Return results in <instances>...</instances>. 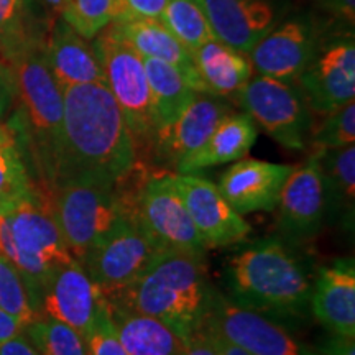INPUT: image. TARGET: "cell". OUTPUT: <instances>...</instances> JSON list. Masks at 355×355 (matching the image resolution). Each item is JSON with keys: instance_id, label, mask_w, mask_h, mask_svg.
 I'll use <instances>...</instances> for the list:
<instances>
[{"instance_id": "obj_29", "label": "cell", "mask_w": 355, "mask_h": 355, "mask_svg": "<svg viewBox=\"0 0 355 355\" xmlns=\"http://www.w3.org/2000/svg\"><path fill=\"white\" fill-rule=\"evenodd\" d=\"M40 355H87L86 339L68 324L40 314L24 327Z\"/></svg>"}, {"instance_id": "obj_42", "label": "cell", "mask_w": 355, "mask_h": 355, "mask_svg": "<svg viewBox=\"0 0 355 355\" xmlns=\"http://www.w3.org/2000/svg\"><path fill=\"white\" fill-rule=\"evenodd\" d=\"M21 331H24V326L6 311L0 309V344L20 334Z\"/></svg>"}, {"instance_id": "obj_8", "label": "cell", "mask_w": 355, "mask_h": 355, "mask_svg": "<svg viewBox=\"0 0 355 355\" xmlns=\"http://www.w3.org/2000/svg\"><path fill=\"white\" fill-rule=\"evenodd\" d=\"M48 206L69 254L78 261L123 217L117 184L71 180L51 189Z\"/></svg>"}, {"instance_id": "obj_39", "label": "cell", "mask_w": 355, "mask_h": 355, "mask_svg": "<svg viewBox=\"0 0 355 355\" xmlns=\"http://www.w3.org/2000/svg\"><path fill=\"white\" fill-rule=\"evenodd\" d=\"M319 355H355L354 337L331 334L319 347Z\"/></svg>"}, {"instance_id": "obj_38", "label": "cell", "mask_w": 355, "mask_h": 355, "mask_svg": "<svg viewBox=\"0 0 355 355\" xmlns=\"http://www.w3.org/2000/svg\"><path fill=\"white\" fill-rule=\"evenodd\" d=\"M15 99V81L7 63L0 60V119L8 112Z\"/></svg>"}, {"instance_id": "obj_41", "label": "cell", "mask_w": 355, "mask_h": 355, "mask_svg": "<svg viewBox=\"0 0 355 355\" xmlns=\"http://www.w3.org/2000/svg\"><path fill=\"white\" fill-rule=\"evenodd\" d=\"M322 6L331 10L332 15L340 19L345 25L354 28L355 21V0H321Z\"/></svg>"}, {"instance_id": "obj_31", "label": "cell", "mask_w": 355, "mask_h": 355, "mask_svg": "<svg viewBox=\"0 0 355 355\" xmlns=\"http://www.w3.org/2000/svg\"><path fill=\"white\" fill-rule=\"evenodd\" d=\"M0 309L15 318L24 327L40 316L24 275L3 255H0Z\"/></svg>"}, {"instance_id": "obj_32", "label": "cell", "mask_w": 355, "mask_h": 355, "mask_svg": "<svg viewBox=\"0 0 355 355\" xmlns=\"http://www.w3.org/2000/svg\"><path fill=\"white\" fill-rule=\"evenodd\" d=\"M60 13L74 32L92 40L112 21L114 0H68Z\"/></svg>"}, {"instance_id": "obj_34", "label": "cell", "mask_w": 355, "mask_h": 355, "mask_svg": "<svg viewBox=\"0 0 355 355\" xmlns=\"http://www.w3.org/2000/svg\"><path fill=\"white\" fill-rule=\"evenodd\" d=\"M86 345L87 355H128L119 340L112 319H110L109 301L107 306L101 311L94 327L86 336Z\"/></svg>"}, {"instance_id": "obj_43", "label": "cell", "mask_w": 355, "mask_h": 355, "mask_svg": "<svg viewBox=\"0 0 355 355\" xmlns=\"http://www.w3.org/2000/svg\"><path fill=\"white\" fill-rule=\"evenodd\" d=\"M211 329H212V327H211ZM212 331H214L216 343H217V347H219L220 355H250L248 352H245V350H243L242 347H239V345L230 343L229 339H225L224 336H220L216 329H212Z\"/></svg>"}, {"instance_id": "obj_35", "label": "cell", "mask_w": 355, "mask_h": 355, "mask_svg": "<svg viewBox=\"0 0 355 355\" xmlns=\"http://www.w3.org/2000/svg\"><path fill=\"white\" fill-rule=\"evenodd\" d=\"M170 0H114L112 21L159 19Z\"/></svg>"}, {"instance_id": "obj_40", "label": "cell", "mask_w": 355, "mask_h": 355, "mask_svg": "<svg viewBox=\"0 0 355 355\" xmlns=\"http://www.w3.org/2000/svg\"><path fill=\"white\" fill-rule=\"evenodd\" d=\"M0 355H40L37 349L33 347V344L30 343L28 337L24 334V331L20 334H17L12 339L6 340V343L0 344Z\"/></svg>"}, {"instance_id": "obj_44", "label": "cell", "mask_w": 355, "mask_h": 355, "mask_svg": "<svg viewBox=\"0 0 355 355\" xmlns=\"http://www.w3.org/2000/svg\"><path fill=\"white\" fill-rule=\"evenodd\" d=\"M3 145H15V137L13 132L3 123H0V146Z\"/></svg>"}, {"instance_id": "obj_27", "label": "cell", "mask_w": 355, "mask_h": 355, "mask_svg": "<svg viewBox=\"0 0 355 355\" xmlns=\"http://www.w3.org/2000/svg\"><path fill=\"white\" fill-rule=\"evenodd\" d=\"M159 21L189 53L216 38L202 0H170Z\"/></svg>"}, {"instance_id": "obj_26", "label": "cell", "mask_w": 355, "mask_h": 355, "mask_svg": "<svg viewBox=\"0 0 355 355\" xmlns=\"http://www.w3.org/2000/svg\"><path fill=\"white\" fill-rule=\"evenodd\" d=\"M144 64L150 96H152L155 125L158 130L159 127L175 121L188 107L198 92L189 86V83L175 66L153 58H144Z\"/></svg>"}, {"instance_id": "obj_20", "label": "cell", "mask_w": 355, "mask_h": 355, "mask_svg": "<svg viewBox=\"0 0 355 355\" xmlns=\"http://www.w3.org/2000/svg\"><path fill=\"white\" fill-rule=\"evenodd\" d=\"M214 37L235 51L248 55L275 24L268 0H202Z\"/></svg>"}, {"instance_id": "obj_33", "label": "cell", "mask_w": 355, "mask_h": 355, "mask_svg": "<svg viewBox=\"0 0 355 355\" xmlns=\"http://www.w3.org/2000/svg\"><path fill=\"white\" fill-rule=\"evenodd\" d=\"M311 139L316 150L354 145L355 101L324 115V121L316 128H311Z\"/></svg>"}, {"instance_id": "obj_18", "label": "cell", "mask_w": 355, "mask_h": 355, "mask_svg": "<svg viewBox=\"0 0 355 355\" xmlns=\"http://www.w3.org/2000/svg\"><path fill=\"white\" fill-rule=\"evenodd\" d=\"M293 170V165L242 158L224 171L217 188L239 214L270 212L277 209L279 193Z\"/></svg>"}, {"instance_id": "obj_36", "label": "cell", "mask_w": 355, "mask_h": 355, "mask_svg": "<svg viewBox=\"0 0 355 355\" xmlns=\"http://www.w3.org/2000/svg\"><path fill=\"white\" fill-rule=\"evenodd\" d=\"M21 0H0V48L7 51L24 37L20 28Z\"/></svg>"}, {"instance_id": "obj_30", "label": "cell", "mask_w": 355, "mask_h": 355, "mask_svg": "<svg viewBox=\"0 0 355 355\" xmlns=\"http://www.w3.org/2000/svg\"><path fill=\"white\" fill-rule=\"evenodd\" d=\"M37 198L15 145L0 146V214Z\"/></svg>"}, {"instance_id": "obj_2", "label": "cell", "mask_w": 355, "mask_h": 355, "mask_svg": "<svg viewBox=\"0 0 355 355\" xmlns=\"http://www.w3.org/2000/svg\"><path fill=\"white\" fill-rule=\"evenodd\" d=\"M314 277L286 241L248 243L225 266L227 300L277 321H293L309 311Z\"/></svg>"}, {"instance_id": "obj_4", "label": "cell", "mask_w": 355, "mask_h": 355, "mask_svg": "<svg viewBox=\"0 0 355 355\" xmlns=\"http://www.w3.org/2000/svg\"><path fill=\"white\" fill-rule=\"evenodd\" d=\"M3 55L13 74L15 96L20 99L37 163L51 189L63 146V89L48 68L42 44L26 35L3 51Z\"/></svg>"}, {"instance_id": "obj_24", "label": "cell", "mask_w": 355, "mask_h": 355, "mask_svg": "<svg viewBox=\"0 0 355 355\" xmlns=\"http://www.w3.org/2000/svg\"><path fill=\"white\" fill-rule=\"evenodd\" d=\"M109 313L128 355H183L186 339L159 319L109 303Z\"/></svg>"}, {"instance_id": "obj_14", "label": "cell", "mask_w": 355, "mask_h": 355, "mask_svg": "<svg viewBox=\"0 0 355 355\" xmlns=\"http://www.w3.org/2000/svg\"><path fill=\"white\" fill-rule=\"evenodd\" d=\"M296 83L309 110L319 115L334 112L355 101L354 38L334 40L327 46H319Z\"/></svg>"}, {"instance_id": "obj_11", "label": "cell", "mask_w": 355, "mask_h": 355, "mask_svg": "<svg viewBox=\"0 0 355 355\" xmlns=\"http://www.w3.org/2000/svg\"><path fill=\"white\" fill-rule=\"evenodd\" d=\"M277 230L286 242H301L322 229L334 204L326 176L314 155L295 166L278 199Z\"/></svg>"}, {"instance_id": "obj_37", "label": "cell", "mask_w": 355, "mask_h": 355, "mask_svg": "<svg viewBox=\"0 0 355 355\" xmlns=\"http://www.w3.org/2000/svg\"><path fill=\"white\" fill-rule=\"evenodd\" d=\"M183 355H220L214 331L207 322L186 337Z\"/></svg>"}, {"instance_id": "obj_7", "label": "cell", "mask_w": 355, "mask_h": 355, "mask_svg": "<svg viewBox=\"0 0 355 355\" xmlns=\"http://www.w3.org/2000/svg\"><path fill=\"white\" fill-rule=\"evenodd\" d=\"M104 73V84L122 110L137 152H150L157 132L144 58L115 32L112 25L91 40Z\"/></svg>"}, {"instance_id": "obj_15", "label": "cell", "mask_w": 355, "mask_h": 355, "mask_svg": "<svg viewBox=\"0 0 355 355\" xmlns=\"http://www.w3.org/2000/svg\"><path fill=\"white\" fill-rule=\"evenodd\" d=\"M173 178L206 248L227 247L245 241L252 232L250 224L230 206L212 181L196 173H175Z\"/></svg>"}, {"instance_id": "obj_6", "label": "cell", "mask_w": 355, "mask_h": 355, "mask_svg": "<svg viewBox=\"0 0 355 355\" xmlns=\"http://www.w3.org/2000/svg\"><path fill=\"white\" fill-rule=\"evenodd\" d=\"M123 216L135 222L146 237L162 252L204 255L206 245L196 227L173 175L146 178L133 193L123 194L117 189Z\"/></svg>"}, {"instance_id": "obj_25", "label": "cell", "mask_w": 355, "mask_h": 355, "mask_svg": "<svg viewBox=\"0 0 355 355\" xmlns=\"http://www.w3.org/2000/svg\"><path fill=\"white\" fill-rule=\"evenodd\" d=\"M191 56L207 92L219 97L237 96L254 73L247 55L235 51L217 38L201 44Z\"/></svg>"}, {"instance_id": "obj_3", "label": "cell", "mask_w": 355, "mask_h": 355, "mask_svg": "<svg viewBox=\"0 0 355 355\" xmlns=\"http://www.w3.org/2000/svg\"><path fill=\"white\" fill-rule=\"evenodd\" d=\"M212 296L204 255L163 252L133 285L107 301L157 318L186 339L204 326Z\"/></svg>"}, {"instance_id": "obj_5", "label": "cell", "mask_w": 355, "mask_h": 355, "mask_svg": "<svg viewBox=\"0 0 355 355\" xmlns=\"http://www.w3.org/2000/svg\"><path fill=\"white\" fill-rule=\"evenodd\" d=\"M0 255L24 275L40 311V291L48 277L74 259L66 247L50 206L38 198L0 214Z\"/></svg>"}, {"instance_id": "obj_16", "label": "cell", "mask_w": 355, "mask_h": 355, "mask_svg": "<svg viewBox=\"0 0 355 355\" xmlns=\"http://www.w3.org/2000/svg\"><path fill=\"white\" fill-rule=\"evenodd\" d=\"M230 112L232 110L224 97L198 92L175 121L158 128L150 153L162 166L176 170L188 155L196 152L209 139L217 123Z\"/></svg>"}, {"instance_id": "obj_19", "label": "cell", "mask_w": 355, "mask_h": 355, "mask_svg": "<svg viewBox=\"0 0 355 355\" xmlns=\"http://www.w3.org/2000/svg\"><path fill=\"white\" fill-rule=\"evenodd\" d=\"M311 313L331 334L355 339V266L352 259L319 268L313 282Z\"/></svg>"}, {"instance_id": "obj_13", "label": "cell", "mask_w": 355, "mask_h": 355, "mask_svg": "<svg viewBox=\"0 0 355 355\" xmlns=\"http://www.w3.org/2000/svg\"><path fill=\"white\" fill-rule=\"evenodd\" d=\"M105 306L107 298L76 259L56 268L40 291V314L68 324L84 339Z\"/></svg>"}, {"instance_id": "obj_23", "label": "cell", "mask_w": 355, "mask_h": 355, "mask_svg": "<svg viewBox=\"0 0 355 355\" xmlns=\"http://www.w3.org/2000/svg\"><path fill=\"white\" fill-rule=\"evenodd\" d=\"M259 137L255 122L245 112L225 115L217 123L209 139L199 146L196 152L188 155L176 166L178 175L198 173L206 168L225 165V163L242 159L250 152Z\"/></svg>"}, {"instance_id": "obj_17", "label": "cell", "mask_w": 355, "mask_h": 355, "mask_svg": "<svg viewBox=\"0 0 355 355\" xmlns=\"http://www.w3.org/2000/svg\"><path fill=\"white\" fill-rule=\"evenodd\" d=\"M319 48L313 26L303 20H288L272 28L248 53L259 76L295 84Z\"/></svg>"}, {"instance_id": "obj_28", "label": "cell", "mask_w": 355, "mask_h": 355, "mask_svg": "<svg viewBox=\"0 0 355 355\" xmlns=\"http://www.w3.org/2000/svg\"><path fill=\"white\" fill-rule=\"evenodd\" d=\"M319 166L329 186L334 209H344L354 217L355 199V146L316 150Z\"/></svg>"}, {"instance_id": "obj_45", "label": "cell", "mask_w": 355, "mask_h": 355, "mask_svg": "<svg viewBox=\"0 0 355 355\" xmlns=\"http://www.w3.org/2000/svg\"><path fill=\"white\" fill-rule=\"evenodd\" d=\"M66 2H68V0H44V3L56 12H61V8L64 7Z\"/></svg>"}, {"instance_id": "obj_21", "label": "cell", "mask_w": 355, "mask_h": 355, "mask_svg": "<svg viewBox=\"0 0 355 355\" xmlns=\"http://www.w3.org/2000/svg\"><path fill=\"white\" fill-rule=\"evenodd\" d=\"M43 53L61 89L81 84H104V73L92 43L74 32L63 19L53 24Z\"/></svg>"}, {"instance_id": "obj_12", "label": "cell", "mask_w": 355, "mask_h": 355, "mask_svg": "<svg viewBox=\"0 0 355 355\" xmlns=\"http://www.w3.org/2000/svg\"><path fill=\"white\" fill-rule=\"evenodd\" d=\"M206 322L250 355H319L277 319L232 303L214 291Z\"/></svg>"}, {"instance_id": "obj_10", "label": "cell", "mask_w": 355, "mask_h": 355, "mask_svg": "<svg viewBox=\"0 0 355 355\" xmlns=\"http://www.w3.org/2000/svg\"><path fill=\"white\" fill-rule=\"evenodd\" d=\"M239 105L263 130L288 150H304L311 135V110L300 89L291 83L250 78L235 96Z\"/></svg>"}, {"instance_id": "obj_22", "label": "cell", "mask_w": 355, "mask_h": 355, "mask_svg": "<svg viewBox=\"0 0 355 355\" xmlns=\"http://www.w3.org/2000/svg\"><path fill=\"white\" fill-rule=\"evenodd\" d=\"M110 25L141 58H153V60L165 61L175 66L194 91L207 92L199 78L191 53L178 42L175 35L159 21V19L110 21Z\"/></svg>"}, {"instance_id": "obj_1", "label": "cell", "mask_w": 355, "mask_h": 355, "mask_svg": "<svg viewBox=\"0 0 355 355\" xmlns=\"http://www.w3.org/2000/svg\"><path fill=\"white\" fill-rule=\"evenodd\" d=\"M63 99V146L53 188L71 180L117 184L139 163V152L107 86L66 87Z\"/></svg>"}, {"instance_id": "obj_9", "label": "cell", "mask_w": 355, "mask_h": 355, "mask_svg": "<svg viewBox=\"0 0 355 355\" xmlns=\"http://www.w3.org/2000/svg\"><path fill=\"white\" fill-rule=\"evenodd\" d=\"M163 252L135 222L122 217L81 263L107 300L139 279Z\"/></svg>"}]
</instances>
